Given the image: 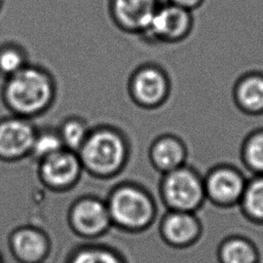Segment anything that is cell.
<instances>
[{
  "label": "cell",
  "instance_id": "obj_1",
  "mask_svg": "<svg viewBox=\"0 0 263 263\" xmlns=\"http://www.w3.org/2000/svg\"><path fill=\"white\" fill-rule=\"evenodd\" d=\"M113 228L140 234L156 221L157 205L152 195L139 185L121 184L115 187L106 199Z\"/></svg>",
  "mask_w": 263,
  "mask_h": 263
},
{
  "label": "cell",
  "instance_id": "obj_2",
  "mask_svg": "<svg viewBox=\"0 0 263 263\" xmlns=\"http://www.w3.org/2000/svg\"><path fill=\"white\" fill-rule=\"evenodd\" d=\"M4 95L6 103L18 116L29 118L49 107L54 97V84L44 69L27 65L8 77Z\"/></svg>",
  "mask_w": 263,
  "mask_h": 263
},
{
  "label": "cell",
  "instance_id": "obj_3",
  "mask_svg": "<svg viewBox=\"0 0 263 263\" xmlns=\"http://www.w3.org/2000/svg\"><path fill=\"white\" fill-rule=\"evenodd\" d=\"M83 168L97 177L117 174L127 159V144L118 130L111 127L90 129L78 151Z\"/></svg>",
  "mask_w": 263,
  "mask_h": 263
},
{
  "label": "cell",
  "instance_id": "obj_4",
  "mask_svg": "<svg viewBox=\"0 0 263 263\" xmlns=\"http://www.w3.org/2000/svg\"><path fill=\"white\" fill-rule=\"evenodd\" d=\"M160 195L167 210L196 213L206 200L203 178L184 164L164 174Z\"/></svg>",
  "mask_w": 263,
  "mask_h": 263
},
{
  "label": "cell",
  "instance_id": "obj_5",
  "mask_svg": "<svg viewBox=\"0 0 263 263\" xmlns=\"http://www.w3.org/2000/svg\"><path fill=\"white\" fill-rule=\"evenodd\" d=\"M70 231L82 241H96L113 228L106 200L93 195L76 199L67 212Z\"/></svg>",
  "mask_w": 263,
  "mask_h": 263
},
{
  "label": "cell",
  "instance_id": "obj_6",
  "mask_svg": "<svg viewBox=\"0 0 263 263\" xmlns=\"http://www.w3.org/2000/svg\"><path fill=\"white\" fill-rule=\"evenodd\" d=\"M248 179L235 166L219 164L203 178L205 197L219 208L238 205Z\"/></svg>",
  "mask_w": 263,
  "mask_h": 263
},
{
  "label": "cell",
  "instance_id": "obj_7",
  "mask_svg": "<svg viewBox=\"0 0 263 263\" xmlns=\"http://www.w3.org/2000/svg\"><path fill=\"white\" fill-rule=\"evenodd\" d=\"M192 25L191 11L167 2L157 7L142 34L154 42H177L190 33Z\"/></svg>",
  "mask_w": 263,
  "mask_h": 263
},
{
  "label": "cell",
  "instance_id": "obj_8",
  "mask_svg": "<svg viewBox=\"0 0 263 263\" xmlns=\"http://www.w3.org/2000/svg\"><path fill=\"white\" fill-rule=\"evenodd\" d=\"M7 249L17 263H45L51 253L52 241L41 227L25 224L8 233Z\"/></svg>",
  "mask_w": 263,
  "mask_h": 263
},
{
  "label": "cell",
  "instance_id": "obj_9",
  "mask_svg": "<svg viewBox=\"0 0 263 263\" xmlns=\"http://www.w3.org/2000/svg\"><path fill=\"white\" fill-rule=\"evenodd\" d=\"M202 229L199 218L192 212L167 210L158 224L160 239L175 250L193 247L200 239Z\"/></svg>",
  "mask_w": 263,
  "mask_h": 263
},
{
  "label": "cell",
  "instance_id": "obj_10",
  "mask_svg": "<svg viewBox=\"0 0 263 263\" xmlns=\"http://www.w3.org/2000/svg\"><path fill=\"white\" fill-rule=\"evenodd\" d=\"M82 168L78 154L68 149H63L39 161L40 179L53 191H65L74 186Z\"/></svg>",
  "mask_w": 263,
  "mask_h": 263
},
{
  "label": "cell",
  "instance_id": "obj_11",
  "mask_svg": "<svg viewBox=\"0 0 263 263\" xmlns=\"http://www.w3.org/2000/svg\"><path fill=\"white\" fill-rule=\"evenodd\" d=\"M170 90L168 78L158 67L142 66L133 74L129 91L134 101L145 108H155L162 104Z\"/></svg>",
  "mask_w": 263,
  "mask_h": 263
},
{
  "label": "cell",
  "instance_id": "obj_12",
  "mask_svg": "<svg viewBox=\"0 0 263 263\" xmlns=\"http://www.w3.org/2000/svg\"><path fill=\"white\" fill-rule=\"evenodd\" d=\"M37 128L29 118L17 116L0 122V156L20 159L30 155Z\"/></svg>",
  "mask_w": 263,
  "mask_h": 263
},
{
  "label": "cell",
  "instance_id": "obj_13",
  "mask_svg": "<svg viewBox=\"0 0 263 263\" xmlns=\"http://www.w3.org/2000/svg\"><path fill=\"white\" fill-rule=\"evenodd\" d=\"M109 6L120 29L142 34L159 4L158 0H110Z\"/></svg>",
  "mask_w": 263,
  "mask_h": 263
},
{
  "label": "cell",
  "instance_id": "obj_14",
  "mask_svg": "<svg viewBox=\"0 0 263 263\" xmlns=\"http://www.w3.org/2000/svg\"><path fill=\"white\" fill-rule=\"evenodd\" d=\"M233 100L237 108L249 115L263 114V73L248 72L233 86Z\"/></svg>",
  "mask_w": 263,
  "mask_h": 263
},
{
  "label": "cell",
  "instance_id": "obj_15",
  "mask_svg": "<svg viewBox=\"0 0 263 263\" xmlns=\"http://www.w3.org/2000/svg\"><path fill=\"white\" fill-rule=\"evenodd\" d=\"M63 263H128V261L116 247L96 240L73 246Z\"/></svg>",
  "mask_w": 263,
  "mask_h": 263
},
{
  "label": "cell",
  "instance_id": "obj_16",
  "mask_svg": "<svg viewBox=\"0 0 263 263\" xmlns=\"http://www.w3.org/2000/svg\"><path fill=\"white\" fill-rule=\"evenodd\" d=\"M150 159L155 168L163 174L184 165L185 144L176 136L164 135L157 138L150 148Z\"/></svg>",
  "mask_w": 263,
  "mask_h": 263
},
{
  "label": "cell",
  "instance_id": "obj_17",
  "mask_svg": "<svg viewBox=\"0 0 263 263\" xmlns=\"http://www.w3.org/2000/svg\"><path fill=\"white\" fill-rule=\"evenodd\" d=\"M259 251L248 237L233 234L225 237L218 246L219 263H259Z\"/></svg>",
  "mask_w": 263,
  "mask_h": 263
},
{
  "label": "cell",
  "instance_id": "obj_18",
  "mask_svg": "<svg viewBox=\"0 0 263 263\" xmlns=\"http://www.w3.org/2000/svg\"><path fill=\"white\" fill-rule=\"evenodd\" d=\"M238 206L249 221L263 225V175L248 179Z\"/></svg>",
  "mask_w": 263,
  "mask_h": 263
},
{
  "label": "cell",
  "instance_id": "obj_19",
  "mask_svg": "<svg viewBox=\"0 0 263 263\" xmlns=\"http://www.w3.org/2000/svg\"><path fill=\"white\" fill-rule=\"evenodd\" d=\"M240 157L250 172L254 175H263V128L255 129L245 138Z\"/></svg>",
  "mask_w": 263,
  "mask_h": 263
},
{
  "label": "cell",
  "instance_id": "obj_20",
  "mask_svg": "<svg viewBox=\"0 0 263 263\" xmlns=\"http://www.w3.org/2000/svg\"><path fill=\"white\" fill-rule=\"evenodd\" d=\"M58 132L65 149L78 153L90 129L83 119L78 117H70L61 124Z\"/></svg>",
  "mask_w": 263,
  "mask_h": 263
},
{
  "label": "cell",
  "instance_id": "obj_21",
  "mask_svg": "<svg viewBox=\"0 0 263 263\" xmlns=\"http://www.w3.org/2000/svg\"><path fill=\"white\" fill-rule=\"evenodd\" d=\"M63 149L65 147L58 129L45 128L37 130L30 156L39 162Z\"/></svg>",
  "mask_w": 263,
  "mask_h": 263
},
{
  "label": "cell",
  "instance_id": "obj_22",
  "mask_svg": "<svg viewBox=\"0 0 263 263\" xmlns=\"http://www.w3.org/2000/svg\"><path fill=\"white\" fill-rule=\"evenodd\" d=\"M25 52L16 46H7L0 51V72L7 77L12 76L27 66Z\"/></svg>",
  "mask_w": 263,
  "mask_h": 263
},
{
  "label": "cell",
  "instance_id": "obj_23",
  "mask_svg": "<svg viewBox=\"0 0 263 263\" xmlns=\"http://www.w3.org/2000/svg\"><path fill=\"white\" fill-rule=\"evenodd\" d=\"M203 1L204 0H168L170 3L185 8L189 11H192L193 9L199 7L203 3Z\"/></svg>",
  "mask_w": 263,
  "mask_h": 263
},
{
  "label": "cell",
  "instance_id": "obj_24",
  "mask_svg": "<svg viewBox=\"0 0 263 263\" xmlns=\"http://www.w3.org/2000/svg\"><path fill=\"white\" fill-rule=\"evenodd\" d=\"M0 263H5V260H4V257L2 255V253L0 252Z\"/></svg>",
  "mask_w": 263,
  "mask_h": 263
},
{
  "label": "cell",
  "instance_id": "obj_25",
  "mask_svg": "<svg viewBox=\"0 0 263 263\" xmlns=\"http://www.w3.org/2000/svg\"><path fill=\"white\" fill-rule=\"evenodd\" d=\"M0 4H1V0H0Z\"/></svg>",
  "mask_w": 263,
  "mask_h": 263
}]
</instances>
